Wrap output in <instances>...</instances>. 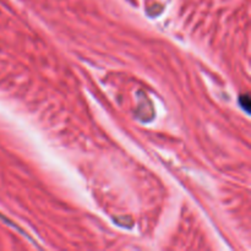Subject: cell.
I'll return each mask as SVG.
<instances>
[{
  "label": "cell",
  "instance_id": "1",
  "mask_svg": "<svg viewBox=\"0 0 251 251\" xmlns=\"http://www.w3.org/2000/svg\"><path fill=\"white\" fill-rule=\"evenodd\" d=\"M239 102H240V107L244 108V110L247 113H250V104H251V100H250V97L248 95H244L242 96V97L239 98Z\"/></svg>",
  "mask_w": 251,
  "mask_h": 251
}]
</instances>
